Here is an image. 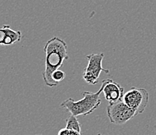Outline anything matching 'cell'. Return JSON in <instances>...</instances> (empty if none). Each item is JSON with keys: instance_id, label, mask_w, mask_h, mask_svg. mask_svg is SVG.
I'll return each mask as SVG.
<instances>
[{"instance_id": "cell-3", "label": "cell", "mask_w": 156, "mask_h": 135, "mask_svg": "<svg viewBox=\"0 0 156 135\" xmlns=\"http://www.w3.org/2000/svg\"><path fill=\"white\" fill-rule=\"evenodd\" d=\"M104 58V53H93L86 55L88 59L87 66L85 68L83 73V80L89 84H96L102 72L108 74L109 69L103 67V60Z\"/></svg>"}, {"instance_id": "cell-5", "label": "cell", "mask_w": 156, "mask_h": 135, "mask_svg": "<svg viewBox=\"0 0 156 135\" xmlns=\"http://www.w3.org/2000/svg\"><path fill=\"white\" fill-rule=\"evenodd\" d=\"M106 112L110 123L116 125L125 124L137 116L134 111L129 108L123 100L109 104L106 108Z\"/></svg>"}, {"instance_id": "cell-11", "label": "cell", "mask_w": 156, "mask_h": 135, "mask_svg": "<svg viewBox=\"0 0 156 135\" xmlns=\"http://www.w3.org/2000/svg\"><path fill=\"white\" fill-rule=\"evenodd\" d=\"M97 135H104V134H101V133H100V134H97Z\"/></svg>"}, {"instance_id": "cell-10", "label": "cell", "mask_w": 156, "mask_h": 135, "mask_svg": "<svg viewBox=\"0 0 156 135\" xmlns=\"http://www.w3.org/2000/svg\"><path fill=\"white\" fill-rule=\"evenodd\" d=\"M58 135H82V133L76 130H69L65 127V128L61 129L58 133Z\"/></svg>"}, {"instance_id": "cell-8", "label": "cell", "mask_w": 156, "mask_h": 135, "mask_svg": "<svg viewBox=\"0 0 156 135\" xmlns=\"http://www.w3.org/2000/svg\"><path fill=\"white\" fill-rule=\"evenodd\" d=\"M65 127L69 130H76L79 132H81L82 130L81 124L77 119V116H73V115H71L66 119V126Z\"/></svg>"}, {"instance_id": "cell-2", "label": "cell", "mask_w": 156, "mask_h": 135, "mask_svg": "<svg viewBox=\"0 0 156 135\" xmlns=\"http://www.w3.org/2000/svg\"><path fill=\"white\" fill-rule=\"evenodd\" d=\"M103 92V86L96 92H83V99L75 101L72 99H66L61 104V107L69 112L73 116H87L96 110L101 104L100 94Z\"/></svg>"}, {"instance_id": "cell-9", "label": "cell", "mask_w": 156, "mask_h": 135, "mask_svg": "<svg viewBox=\"0 0 156 135\" xmlns=\"http://www.w3.org/2000/svg\"><path fill=\"white\" fill-rule=\"evenodd\" d=\"M65 77H66V73H65L63 70H62V69H57L56 71H55L53 75H52L53 80L55 81V82H57V83H58V84L65 79Z\"/></svg>"}, {"instance_id": "cell-4", "label": "cell", "mask_w": 156, "mask_h": 135, "mask_svg": "<svg viewBox=\"0 0 156 135\" xmlns=\"http://www.w3.org/2000/svg\"><path fill=\"white\" fill-rule=\"evenodd\" d=\"M122 100L129 108L134 111L137 116L145 110L149 100V94L144 88H131L124 93Z\"/></svg>"}, {"instance_id": "cell-6", "label": "cell", "mask_w": 156, "mask_h": 135, "mask_svg": "<svg viewBox=\"0 0 156 135\" xmlns=\"http://www.w3.org/2000/svg\"><path fill=\"white\" fill-rule=\"evenodd\" d=\"M103 92L106 100L109 104L115 103L122 100L124 95V88L120 84L115 82L112 79H105L102 81Z\"/></svg>"}, {"instance_id": "cell-1", "label": "cell", "mask_w": 156, "mask_h": 135, "mask_svg": "<svg viewBox=\"0 0 156 135\" xmlns=\"http://www.w3.org/2000/svg\"><path fill=\"white\" fill-rule=\"evenodd\" d=\"M45 53V69L42 73L44 82L49 88L57 86L58 83L52 78L54 72L59 69L65 60L69 59L68 45L59 37H53L48 41L44 47Z\"/></svg>"}, {"instance_id": "cell-7", "label": "cell", "mask_w": 156, "mask_h": 135, "mask_svg": "<svg viewBox=\"0 0 156 135\" xmlns=\"http://www.w3.org/2000/svg\"><path fill=\"white\" fill-rule=\"evenodd\" d=\"M22 39V33L20 31L11 29L9 24H4L0 28V45L8 46L16 42H20Z\"/></svg>"}]
</instances>
